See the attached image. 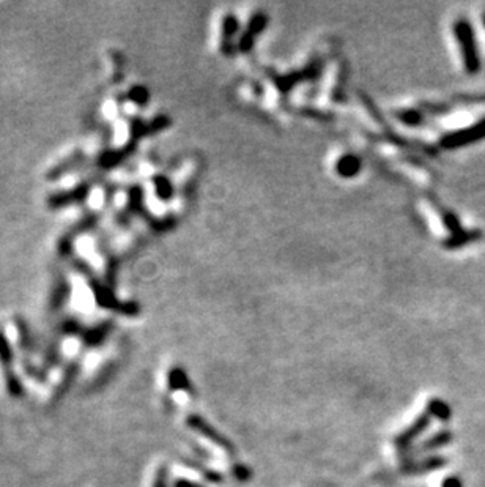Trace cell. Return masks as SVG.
<instances>
[{
  "mask_svg": "<svg viewBox=\"0 0 485 487\" xmlns=\"http://www.w3.org/2000/svg\"><path fill=\"white\" fill-rule=\"evenodd\" d=\"M454 36H456V40L460 45L465 70L470 75H475V73L481 70V57H479L477 52L476 35L472 26L466 20H457L454 22Z\"/></svg>",
  "mask_w": 485,
  "mask_h": 487,
  "instance_id": "cell-1",
  "label": "cell"
},
{
  "mask_svg": "<svg viewBox=\"0 0 485 487\" xmlns=\"http://www.w3.org/2000/svg\"><path fill=\"white\" fill-rule=\"evenodd\" d=\"M482 139H485V119L479 120L475 125L465 128V130L451 133V135L442 137L441 142L447 149H456L482 141Z\"/></svg>",
  "mask_w": 485,
  "mask_h": 487,
  "instance_id": "cell-2",
  "label": "cell"
},
{
  "mask_svg": "<svg viewBox=\"0 0 485 487\" xmlns=\"http://www.w3.org/2000/svg\"><path fill=\"white\" fill-rule=\"evenodd\" d=\"M114 328V324L111 320L101 322V324L95 325L88 330H84L82 333V344L86 349H96L106 343V339L109 338Z\"/></svg>",
  "mask_w": 485,
  "mask_h": 487,
  "instance_id": "cell-3",
  "label": "cell"
},
{
  "mask_svg": "<svg viewBox=\"0 0 485 487\" xmlns=\"http://www.w3.org/2000/svg\"><path fill=\"white\" fill-rule=\"evenodd\" d=\"M79 373H81V361L79 360L70 361L68 366H66L63 370L62 380H60V383L56 388V391H54V394H52V403L54 400H60V399L65 398L66 393H68L71 387L75 385Z\"/></svg>",
  "mask_w": 485,
  "mask_h": 487,
  "instance_id": "cell-4",
  "label": "cell"
},
{
  "mask_svg": "<svg viewBox=\"0 0 485 487\" xmlns=\"http://www.w3.org/2000/svg\"><path fill=\"white\" fill-rule=\"evenodd\" d=\"M88 194V185H79L75 190H71L68 193H57L49 199V204L54 209H60V207L70 205L72 202H79V200H84Z\"/></svg>",
  "mask_w": 485,
  "mask_h": 487,
  "instance_id": "cell-5",
  "label": "cell"
},
{
  "mask_svg": "<svg viewBox=\"0 0 485 487\" xmlns=\"http://www.w3.org/2000/svg\"><path fill=\"white\" fill-rule=\"evenodd\" d=\"M15 325L17 330V336H20V349L26 353V355H32L36 349V340L32 331H30L27 322L21 317H16Z\"/></svg>",
  "mask_w": 485,
  "mask_h": 487,
  "instance_id": "cell-6",
  "label": "cell"
},
{
  "mask_svg": "<svg viewBox=\"0 0 485 487\" xmlns=\"http://www.w3.org/2000/svg\"><path fill=\"white\" fill-rule=\"evenodd\" d=\"M15 364V352L13 347H11L8 336L5 334V331L0 328V366L5 370V373H8V370H13Z\"/></svg>",
  "mask_w": 485,
  "mask_h": 487,
  "instance_id": "cell-7",
  "label": "cell"
},
{
  "mask_svg": "<svg viewBox=\"0 0 485 487\" xmlns=\"http://www.w3.org/2000/svg\"><path fill=\"white\" fill-rule=\"evenodd\" d=\"M70 297V284L66 283L63 276H59L56 285H54L52 295H51V309L52 311H59L60 308H63L66 298Z\"/></svg>",
  "mask_w": 485,
  "mask_h": 487,
  "instance_id": "cell-8",
  "label": "cell"
},
{
  "mask_svg": "<svg viewBox=\"0 0 485 487\" xmlns=\"http://www.w3.org/2000/svg\"><path fill=\"white\" fill-rule=\"evenodd\" d=\"M62 347H60V340L54 339L52 343L46 347L43 353V368L45 369H54L62 364Z\"/></svg>",
  "mask_w": 485,
  "mask_h": 487,
  "instance_id": "cell-9",
  "label": "cell"
},
{
  "mask_svg": "<svg viewBox=\"0 0 485 487\" xmlns=\"http://www.w3.org/2000/svg\"><path fill=\"white\" fill-rule=\"evenodd\" d=\"M5 388H7V393L10 394V398L13 399H21L26 394V387H24V382L20 375H17L15 370H8L5 373Z\"/></svg>",
  "mask_w": 485,
  "mask_h": 487,
  "instance_id": "cell-10",
  "label": "cell"
},
{
  "mask_svg": "<svg viewBox=\"0 0 485 487\" xmlns=\"http://www.w3.org/2000/svg\"><path fill=\"white\" fill-rule=\"evenodd\" d=\"M22 370L30 379L38 383H43V385L49 382V373H47V369H45L43 366H36L33 363L22 360Z\"/></svg>",
  "mask_w": 485,
  "mask_h": 487,
  "instance_id": "cell-11",
  "label": "cell"
},
{
  "mask_svg": "<svg viewBox=\"0 0 485 487\" xmlns=\"http://www.w3.org/2000/svg\"><path fill=\"white\" fill-rule=\"evenodd\" d=\"M60 333L63 334V336H76V334H82V325L79 324L77 320L75 319H68L65 320L62 327H60Z\"/></svg>",
  "mask_w": 485,
  "mask_h": 487,
  "instance_id": "cell-12",
  "label": "cell"
},
{
  "mask_svg": "<svg viewBox=\"0 0 485 487\" xmlns=\"http://www.w3.org/2000/svg\"><path fill=\"white\" fill-rule=\"evenodd\" d=\"M360 167V166H356V160H351V158H342L341 163H339V169L342 170V174H353L355 170Z\"/></svg>",
  "mask_w": 485,
  "mask_h": 487,
  "instance_id": "cell-13",
  "label": "cell"
},
{
  "mask_svg": "<svg viewBox=\"0 0 485 487\" xmlns=\"http://www.w3.org/2000/svg\"><path fill=\"white\" fill-rule=\"evenodd\" d=\"M482 20H484V24H485V15H484V17H482Z\"/></svg>",
  "mask_w": 485,
  "mask_h": 487,
  "instance_id": "cell-14",
  "label": "cell"
}]
</instances>
